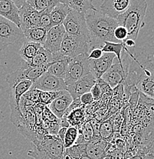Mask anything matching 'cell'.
Listing matches in <instances>:
<instances>
[{
  "instance_id": "obj_1",
  "label": "cell",
  "mask_w": 154,
  "mask_h": 159,
  "mask_svg": "<svg viewBox=\"0 0 154 159\" xmlns=\"http://www.w3.org/2000/svg\"><path fill=\"white\" fill-rule=\"evenodd\" d=\"M86 24L90 34L91 51L102 48L104 42L121 43L114 37V31L118 26L117 20L101 14L98 10H90L85 14Z\"/></svg>"
},
{
  "instance_id": "obj_2",
  "label": "cell",
  "mask_w": 154,
  "mask_h": 159,
  "mask_svg": "<svg viewBox=\"0 0 154 159\" xmlns=\"http://www.w3.org/2000/svg\"><path fill=\"white\" fill-rule=\"evenodd\" d=\"M147 9V2L144 0H131L130 6L125 12L119 16L118 25L125 28L128 33L127 39L135 41L143 23Z\"/></svg>"
},
{
  "instance_id": "obj_3",
  "label": "cell",
  "mask_w": 154,
  "mask_h": 159,
  "mask_svg": "<svg viewBox=\"0 0 154 159\" xmlns=\"http://www.w3.org/2000/svg\"><path fill=\"white\" fill-rule=\"evenodd\" d=\"M134 87L143 102L154 106V64L149 57L144 61L141 74Z\"/></svg>"
},
{
  "instance_id": "obj_4",
  "label": "cell",
  "mask_w": 154,
  "mask_h": 159,
  "mask_svg": "<svg viewBox=\"0 0 154 159\" xmlns=\"http://www.w3.org/2000/svg\"><path fill=\"white\" fill-rule=\"evenodd\" d=\"M34 142L37 150L44 152L49 159H64L65 148L64 143L57 135H45L41 140L35 139Z\"/></svg>"
},
{
  "instance_id": "obj_5",
  "label": "cell",
  "mask_w": 154,
  "mask_h": 159,
  "mask_svg": "<svg viewBox=\"0 0 154 159\" xmlns=\"http://www.w3.org/2000/svg\"><path fill=\"white\" fill-rule=\"evenodd\" d=\"M33 83L28 80H23L11 88L9 94V104L11 108V120L18 125L20 122L22 113L20 109L21 97L31 88Z\"/></svg>"
},
{
  "instance_id": "obj_6",
  "label": "cell",
  "mask_w": 154,
  "mask_h": 159,
  "mask_svg": "<svg viewBox=\"0 0 154 159\" xmlns=\"http://www.w3.org/2000/svg\"><path fill=\"white\" fill-rule=\"evenodd\" d=\"M62 25L68 34L90 42V34L86 24L85 14L71 11L64 19Z\"/></svg>"
},
{
  "instance_id": "obj_7",
  "label": "cell",
  "mask_w": 154,
  "mask_h": 159,
  "mask_svg": "<svg viewBox=\"0 0 154 159\" xmlns=\"http://www.w3.org/2000/svg\"><path fill=\"white\" fill-rule=\"evenodd\" d=\"M87 57L88 54H84L71 59L64 78L66 85L74 84L91 73L90 62Z\"/></svg>"
},
{
  "instance_id": "obj_8",
  "label": "cell",
  "mask_w": 154,
  "mask_h": 159,
  "mask_svg": "<svg viewBox=\"0 0 154 159\" xmlns=\"http://www.w3.org/2000/svg\"><path fill=\"white\" fill-rule=\"evenodd\" d=\"M91 51L90 42L65 33L60 48V54L72 59L81 54H88Z\"/></svg>"
},
{
  "instance_id": "obj_9",
  "label": "cell",
  "mask_w": 154,
  "mask_h": 159,
  "mask_svg": "<svg viewBox=\"0 0 154 159\" xmlns=\"http://www.w3.org/2000/svg\"><path fill=\"white\" fill-rule=\"evenodd\" d=\"M25 39L21 29L0 16V51Z\"/></svg>"
},
{
  "instance_id": "obj_10",
  "label": "cell",
  "mask_w": 154,
  "mask_h": 159,
  "mask_svg": "<svg viewBox=\"0 0 154 159\" xmlns=\"http://www.w3.org/2000/svg\"><path fill=\"white\" fill-rule=\"evenodd\" d=\"M31 88L45 92H58L66 90L67 85L64 79L54 77L45 72L33 83Z\"/></svg>"
},
{
  "instance_id": "obj_11",
  "label": "cell",
  "mask_w": 154,
  "mask_h": 159,
  "mask_svg": "<svg viewBox=\"0 0 154 159\" xmlns=\"http://www.w3.org/2000/svg\"><path fill=\"white\" fill-rule=\"evenodd\" d=\"M19 15L21 24L20 29L22 32L26 30L39 27L41 12L33 9L26 1H24L19 8Z\"/></svg>"
},
{
  "instance_id": "obj_12",
  "label": "cell",
  "mask_w": 154,
  "mask_h": 159,
  "mask_svg": "<svg viewBox=\"0 0 154 159\" xmlns=\"http://www.w3.org/2000/svg\"><path fill=\"white\" fill-rule=\"evenodd\" d=\"M97 82V79L91 73L78 80L71 85L67 86L66 90L69 93L73 100L79 99L84 93H90L91 89Z\"/></svg>"
},
{
  "instance_id": "obj_13",
  "label": "cell",
  "mask_w": 154,
  "mask_h": 159,
  "mask_svg": "<svg viewBox=\"0 0 154 159\" xmlns=\"http://www.w3.org/2000/svg\"><path fill=\"white\" fill-rule=\"evenodd\" d=\"M65 34L63 25L54 26L48 31L45 41L42 47L52 54H58L63 38Z\"/></svg>"
},
{
  "instance_id": "obj_14",
  "label": "cell",
  "mask_w": 154,
  "mask_h": 159,
  "mask_svg": "<svg viewBox=\"0 0 154 159\" xmlns=\"http://www.w3.org/2000/svg\"><path fill=\"white\" fill-rule=\"evenodd\" d=\"M130 3V0H106L100 6L99 11L107 17L117 19L127 11Z\"/></svg>"
},
{
  "instance_id": "obj_15",
  "label": "cell",
  "mask_w": 154,
  "mask_h": 159,
  "mask_svg": "<svg viewBox=\"0 0 154 159\" xmlns=\"http://www.w3.org/2000/svg\"><path fill=\"white\" fill-rule=\"evenodd\" d=\"M126 76L127 71L124 70L122 64L117 62L112 64L111 67L102 76L101 79L110 86V88L114 89L117 86L123 84Z\"/></svg>"
},
{
  "instance_id": "obj_16",
  "label": "cell",
  "mask_w": 154,
  "mask_h": 159,
  "mask_svg": "<svg viewBox=\"0 0 154 159\" xmlns=\"http://www.w3.org/2000/svg\"><path fill=\"white\" fill-rule=\"evenodd\" d=\"M116 58L115 54L111 53H104L102 57L97 60H89L91 66V73L96 77L100 79L113 64Z\"/></svg>"
},
{
  "instance_id": "obj_17",
  "label": "cell",
  "mask_w": 154,
  "mask_h": 159,
  "mask_svg": "<svg viewBox=\"0 0 154 159\" xmlns=\"http://www.w3.org/2000/svg\"><path fill=\"white\" fill-rule=\"evenodd\" d=\"M73 99L67 90L60 91L58 97L49 106V109L56 116V118L61 119L64 116L66 110L70 107Z\"/></svg>"
},
{
  "instance_id": "obj_18",
  "label": "cell",
  "mask_w": 154,
  "mask_h": 159,
  "mask_svg": "<svg viewBox=\"0 0 154 159\" xmlns=\"http://www.w3.org/2000/svg\"><path fill=\"white\" fill-rule=\"evenodd\" d=\"M108 142L100 138H94L86 144L85 155L91 159H104L107 156Z\"/></svg>"
},
{
  "instance_id": "obj_19",
  "label": "cell",
  "mask_w": 154,
  "mask_h": 159,
  "mask_svg": "<svg viewBox=\"0 0 154 159\" xmlns=\"http://www.w3.org/2000/svg\"><path fill=\"white\" fill-rule=\"evenodd\" d=\"M0 16L12 21L20 29L19 9L14 3V1L0 0Z\"/></svg>"
},
{
  "instance_id": "obj_20",
  "label": "cell",
  "mask_w": 154,
  "mask_h": 159,
  "mask_svg": "<svg viewBox=\"0 0 154 159\" xmlns=\"http://www.w3.org/2000/svg\"><path fill=\"white\" fill-rule=\"evenodd\" d=\"M59 2L67 6L72 11L83 14L90 10H97L91 0H60Z\"/></svg>"
},
{
  "instance_id": "obj_21",
  "label": "cell",
  "mask_w": 154,
  "mask_h": 159,
  "mask_svg": "<svg viewBox=\"0 0 154 159\" xmlns=\"http://www.w3.org/2000/svg\"><path fill=\"white\" fill-rule=\"evenodd\" d=\"M41 47L42 45L38 44V43L31 42V41H24L19 51V54L22 59V61L29 64Z\"/></svg>"
},
{
  "instance_id": "obj_22",
  "label": "cell",
  "mask_w": 154,
  "mask_h": 159,
  "mask_svg": "<svg viewBox=\"0 0 154 159\" xmlns=\"http://www.w3.org/2000/svg\"><path fill=\"white\" fill-rule=\"evenodd\" d=\"M71 11L72 10L65 5L62 4L61 2L58 3L55 7L51 10L50 12V17L53 27L54 26L62 25L64 19H66L67 16Z\"/></svg>"
},
{
  "instance_id": "obj_23",
  "label": "cell",
  "mask_w": 154,
  "mask_h": 159,
  "mask_svg": "<svg viewBox=\"0 0 154 159\" xmlns=\"http://www.w3.org/2000/svg\"><path fill=\"white\" fill-rule=\"evenodd\" d=\"M71 58L64 56L59 61L51 63L50 67L48 69L47 73H49L51 75L54 76V77L64 79Z\"/></svg>"
},
{
  "instance_id": "obj_24",
  "label": "cell",
  "mask_w": 154,
  "mask_h": 159,
  "mask_svg": "<svg viewBox=\"0 0 154 159\" xmlns=\"http://www.w3.org/2000/svg\"><path fill=\"white\" fill-rule=\"evenodd\" d=\"M47 33L48 31L41 27H36L23 31V34H24V37L26 41L38 43V44H40L41 45L44 44Z\"/></svg>"
},
{
  "instance_id": "obj_25",
  "label": "cell",
  "mask_w": 154,
  "mask_h": 159,
  "mask_svg": "<svg viewBox=\"0 0 154 159\" xmlns=\"http://www.w3.org/2000/svg\"><path fill=\"white\" fill-rule=\"evenodd\" d=\"M53 60H54V54H51L49 51L41 47L30 62L29 64H27V63L26 64L29 67H38V66L52 63Z\"/></svg>"
},
{
  "instance_id": "obj_26",
  "label": "cell",
  "mask_w": 154,
  "mask_h": 159,
  "mask_svg": "<svg viewBox=\"0 0 154 159\" xmlns=\"http://www.w3.org/2000/svg\"><path fill=\"white\" fill-rule=\"evenodd\" d=\"M26 2L33 9L39 12H51V10L59 2L58 0H28Z\"/></svg>"
},
{
  "instance_id": "obj_27",
  "label": "cell",
  "mask_w": 154,
  "mask_h": 159,
  "mask_svg": "<svg viewBox=\"0 0 154 159\" xmlns=\"http://www.w3.org/2000/svg\"><path fill=\"white\" fill-rule=\"evenodd\" d=\"M125 45L123 42L114 43V42H104V46L101 48L103 53H111L115 54L117 59V62L122 64V54L124 51Z\"/></svg>"
},
{
  "instance_id": "obj_28",
  "label": "cell",
  "mask_w": 154,
  "mask_h": 159,
  "mask_svg": "<svg viewBox=\"0 0 154 159\" xmlns=\"http://www.w3.org/2000/svg\"><path fill=\"white\" fill-rule=\"evenodd\" d=\"M84 106H82L80 108L74 109L68 116L66 119L68 122L69 125H71L70 126L77 127V129L79 128V125H80V127L82 126V124L84 122V115H85V111H84Z\"/></svg>"
},
{
  "instance_id": "obj_29",
  "label": "cell",
  "mask_w": 154,
  "mask_h": 159,
  "mask_svg": "<svg viewBox=\"0 0 154 159\" xmlns=\"http://www.w3.org/2000/svg\"><path fill=\"white\" fill-rule=\"evenodd\" d=\"M79 130L77 127L69 126L66 131L65 136L64 139V148H68L70 147L75 145V142L78 137Z\"/></svg>"
},
{
  "instance_id": "obj_30",
  "label": "cell",
  "mask_w": 154,
  "mask_h": 159,
  "mask_svg": "<svg viewBox=\"0 0 154 159\" xmlns=\"http://www.w3.org/2000/svg\"><path fill=\"white\" fill-rule=\"evenodd\" d=\"M114 132L113 126H112V123L110 119L100 123V129H99V135L100 139L108 142L109 139L111 138Z\"/></svg>"
},
{
  "instance_id": "obj_31",
  "label": "cell",
  "mask_w": 154,
  "mask_h": 159,
  "mask_svg": "<svg viewBox=\"0 0 154 159\" xmlns=\"http://www.w3.org/2000/svg\"><path fill=\"white\" fill-rule=\"evenodd\" d=\"M86 145H74L65 149V155L74 159H80L82 155H85Z\"/></svg>"
},
{
  "instance_id": "obj_32",
  "label": "cell",
  "mask_w": 154,
  "mask_h": 159,
  "mask_svg": "<svg viewBox=\"0 0 154 159\" xmlns=\"http://www.w3.org/2000/svg\"><path fill=\"white\" fill-rule=\"evenodd\" d=\"M58 92H45V91H40L39 93V102L44 106H49L53 101L59 95Z\"/></svg>"
},
{
  "instance_id": "obj_33",
  "label": "cell",
  "mask_w": 154,
  "mask_h": 159,
  "mask_svg": "<svg viewBox=\"0 0 154 159\" xmlns=\"http://www.w3.org/2000/svg\"><path fill=\"white\" fill-rule=\"evenodd\" d=\"M39 27L43 28L48 31L53 27L50 17V12H48V11L41 12Z\"/></svg>"
},
{
  "instance_id": "obj_34",
  "label": "cell",
  "mask_w": 154,
  "mask_h": 159,
  "mask_svg": "<svg viewBox=\"0 0 154 159\" xmlns=\"http://www.w3.org/2000/svg\"><path fill=\"white\" fill-rule=\"evenodd\" d=\"M114 37L119 42H124L125 40L127 39L128 33L125 28L123 26L118 25L114 31Z\"/></svg>"
},
{
  "instance_id": "obj_35",
  "label": "cell",
  "mask_w": 154,
  "mask_h": 159,
  "mask_svg": "<svg viewBox=\"0 0 154 159\" xmlns=\"http://www.w3.org/2000/svg\"><path fill=\"white\" fill-rule=\"evenodd\" d=\"M112 123V126H113L114 132H119L120 126L122 125V122H123V119L120 116V114H117V115L113 116L111 119H109Z\"/></svg>"
},
{
  "instance_id": "obj_36",
  "label": "cell",
  "mask_w": 154,
  "mask_h": 159,
  "mask_svg": "<svg viewBox=\"0 0 154 159\" xmlns=\"http://www.w3.org/2000/svg\"><path fill=\"white\" fill-rule=\"evenodd\" d=\"M96 84L98 85L99 88H100V91H101V93L102 95L103 94H105V93H110V92H111V88L110 87V86L104 81L101 78L100 79H97V82Z\"/></svg>"
},
{
  "instance_id": "obj_37",
  "label": "cell",
  "mask_w": 154,
  "mask_h": 159,
  "mask_svg": "<svg viewBox=\"0 0 154 159\" xmlns=\"http://www.w3.org/2000/svg\"><path fill=\"white\" fill-rule=\"evenodd\" d=\"M80 101L83 106L91 105L94 102V99L93 98V96L91 93H87L83 94L82 97H80Z\"/></svg>"
},
{
  "instance_id": "obj_38",
  "label": "cell",
  "mask_w": 154,
  "mask_h": 159,
  "mask_svg": "<svg viewBox=\"0 0 154 159\" xmlns=\"http://www.w3.org/2000/svg\"><path fill=\"white\" fill-rule=\"evenodd\" d=\"M104 54L101 48H94L90 51L88 54V59L89 60H97L102 57Z\"/></svg>"
},
{
  "instance_id": "obj_39",
  "label": "cell",
  "mask_w": 154,
  "mask_h": 159,
  "mask_svg": "<svg viewBox=\"0 0 154 159\" xmlns=\"http://www.w3.org/2000/svg\"><path fill=\"white\" fill-rule=\"evenodd\" d=\"M91 93L93 96V98H94V101L99 100L102 97L101 91H100V88H99L98 85L97 84H95L94 85V87H92L91 89Z\"/></svg>"
},
{
  "instance_id": "obj_40",
  "label": "cell",
  "mask_w": 154,
  "mask_h": 159,
  "mask_svg": "<svg viewBox=\"0 0 154 159\" xmlns=\"http://www.w3.org/2000/svg\"><path fill=\"white\" fill-rule=\"evenodd\" d=\"M68 128H60L59 129L58 132L57 134V136L58 137L62 142H64V136H65V133H66V131H67Z\"/></svg>"
},
{
  "instance_id": "obj_41",
  "label": "cell",
  "mask_w": 154,
  "mask_h": 159,
  "mask_svg": "<svg viewBox=\"0 0 154 159\" xmlns=\"http://www.w3.org/2000/svg\"><path fill=\"white\" fill-rule=\"evenodd\" d=\"M80 159H91V158H89V157L87 156V155H82V157H81Z\"/></svg>"
},
{
  "instance_id": "obj_42",
  "label": "cell",
  "mask_w": 154,
  "mask_h": 159,
  "mask_svg": "<svg viewBox=\"0 0 154 159\" xmlns=\"http://www.w3.org/2000/svg\"><path fill=\"white\" fill-rule=\"evenodd\" d=\"M104 159H114V158H112L111 157H110V156H109V155H107V156H106L105 158H104Z\"/></svg>"
},
{
  "instance_id": "obj_43",
  "label": "cell",
  "mask_w": 154,
  "mask_h": 159,
  "mask_svg": "<svg viewBox=\"0 0 154 159\" xmlns=\"http://www.w3.org/2000/svg\"><path fill=\"white\" fill-rule=\"evenodd\" d=\"M65 159H74V158H71V157H69V156H67V155H65V158H64Z\"/></svg>"
},
{
  "instance_id": "obj_44",
  "label": "cell",
  "mask_w": 154,
  "mask_h": 159,
  "mask_svg": "<svg viewBox=\"0 0 154 159\" xmlns=\"http://www.w3.org/2000/svg\"><path fill=\"white\" fill-rule=\"evenodd\" d=\"M64 159H65V158H64Z\"/></svg>"
}]
</instances>
